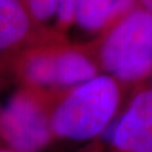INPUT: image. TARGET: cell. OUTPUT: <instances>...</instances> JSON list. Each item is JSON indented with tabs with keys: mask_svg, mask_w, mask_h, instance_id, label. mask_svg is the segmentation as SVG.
Wrapping results in <instances>:
<instances>
[{
	"mask_svg": "<svg viewBox=\"0 0 152 152\" xmlns=\"http://www.w3.org/2000/svg\"><path fill=\"white\" fill-rule=\"evenodd\" d=\"M120 102L113 78L96 76L70 92L50 117L53 135L88 141L103 135L112 124Z\"/></svg>",
	"mask_w": 152,
	"mask_h": 152,
	"instance_id": "obj_1",
	"label": "cell"
},
{
	"mask_svg": "<svg viewBox=\"0 0 152 152\" xmlns=\"http://www.w3.org/2000/svg\"><path fill=\"white\" fill-rule=\"evenodd\" d=\"M105 69L125 81L145 77L152 69V12L131 11L110 32L102 49Z\"/></svg>",
	"mask_w": 152,
	"mask_h": 152,
	"instance_id": "obj_2",
	"label": "cell"
},
{
	"mask_svg": "<svg viewBox=\"0 0 152 152\" xmlns=\"http://www.w3.org/2000/svg\"><path fill=\"white\" fill-rule=\"evenodd\" d=\"M54 137L51 121L27 89L16 91L0 107V144L17 152H42Z\"/></svg>",
	"mask_w": 152,
	"mask_h": 152,
	"instance_id": "obj_3",
	"label": "cell"
},
{
	"mask_svg": "<svg viewBox=\"0 0 152 152\" xmlns=\"http://www.w3.org/2000/svg\"><path fill=\"white\" fill-rule=\"evenodd\" d=\"M103 135L116 152H152V89L136 95Z\"/></svg>",
	"mask_w": 152,
	"mask_h": 152,
	"instance_id": "obj_4",
	"label": "cell"
},
{
	"mask_svg": "<svg viewBox=\"0 0 152 152\" xmlns=\"http://www.w3.org/2000/svg\"><path fill=\"white\" fill-rule=\"evenodd\" d=\"M31 31L32 17L22 0H0V54L19 49Z\"/></svg>",
	"mask_w": 152,
	"mask_h": 152,
	"instance_id": "obj_5",
	"label": "cell"
},
{
	"mask_svg": "<svg viewBox=\"0 0 152 152\" xmlns=\"http://www.w3.org/2000/svg\"><path fill=\"white\" fill-rule=\"evenodd\" d=\"M55 80L61 86H80L96 77V68L85 55L64 52L54 56Z\"/></svg>",
	"mask_w": 152,
	"mask_h": 152,
	"instance_id": "obj_6",
	"label": "cell"
},
{
	"mask_svg": "<svg viewBox=\"0 0 152 152\" xmlns=\"http://www.w3.org/2000/svg\"><path fill=\"white\" fill-rule=\"evenodd\" d=\"M18 72L31 86L49 87L56 85L54 56L45 53L27 54L24 60L18 61Z\"/></svg>",
	"mask_w": 152,
	"mask_h": 152,
	"instance_id": "obj_7",
	"label": "cell"
},
{
	"mask_svg": "<svg viewBox=\"0 0 152 152\" xmlns=\"http://www.w3.org/2000/svg\"><path fill=\"white\" fill-rule=\"evenodd\" d=\"M112 0H78L73 18L87 31H98L114 18Z\"/></svg>",
	"mask_w": 152,
	"mask_h": 152,
	"instance_id": "obj_8",
	"label": "cell"
},
{
	"mask_svg": "<svg viewBox=\"0 0 152 152\" xmlns=\"http://www.w3.org/2000/svg\"><path fill=\"white\" fill-rule=\"evenodd\" d=\"M32 19L46 20L58 12L59 0H22Z\"/></svg>",
	"mask_w": 152,
	"mask_h": 152,
	"instance_id": "obj_9",
	"label": "cell"
},
{
	"mask_svg": "<svg viewBox=\"0 0 152 152\" xmlns=\"http://www.w3.org/2000/svg\"><path fill=\"white\" fill-rule=\"evenodd\" d=\"M78 0H59V8H58V17L61 23H70L73 19L75 9Z\"/></svg>",
	"mask_w": 152,
	"mask_h": 152,
	"instance_id": "obj_10",
	"label": "cell"
},
{
	"mask_svg": "<svg viewBox=\"0 0 152 152\" xmlns=\"http://www.w3.org/2000/svg\"><path fill=\"white\" fill-rule=\"evenodd\" d=\"M134 2L135 0H112L115 15L118 16L126 11H130V9H132V7L134 6Z\"/></svg>",
	"mask_w": 152,
	"mask_h": 152,
	"instance_id": "obj_11",
	"label": "cell"
},
{
	"mask_svg": "<svg viewBox=\"0 0 152 152\" xmlns=\"http://www.w3.org/2000/svg\"><path fill=\"white\" fill-rule=\"evenodd\" d=\"M140 1L143 6V9L152 12V0H140Z\"/></svg>",
	"mask_w": 152,
	"mask_h": 152,
	"instance_id": "obj_12",
	"label": "cell"
},
{
	"mask_svg": "<svg viewBox=\"0 0 152 152\" xmlns=\"http://www.w3.org/2000/svg\"><path fill=\"white\" fill-rule=\"evenodd\" d=\"M0 152H17V151H14V150H11L9 148H6L0 144Z\"/></svg>",
	"mask_w": 152,
	"mask_h": 152,
	"instance_id": "obj_13",
	"label": "cell"
}]
</instances>
